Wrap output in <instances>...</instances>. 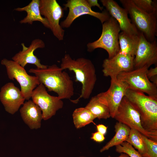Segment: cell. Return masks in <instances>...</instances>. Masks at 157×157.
Instances as JSON below:
<instances>
[{
	"mask_svg": "<svg viewBox=\"0 0 157 157\" xmlns=\"http://www.w3.org/2000/svg\"><path fill=\"white\" fill-rule=\"evenodd\" d=\"M114 118L130 129H136L148 138L157 141V135L148 132L142 127L139 112L125 96L122 99Z\"/></svg>",
	"mask_w": 157,
	"mask_h": 157,
	"instance_id": "8",
	"label": "cell"
},
{
	"mask_svg": "<svg viewBox=\"0 0 157 157\" xmlns=\"http://www.w3.org/2000/svg\"><path fill=\"white\" fill-rule=\"evenodd\" d=\"M97 131L104 135L106 133L107 127L103 124H99L96 125Z\"/></svg>",
	"mask_w": 157,
	"mask_h": 157,
	"instance_id": "31",
	"label": "cell"
},
{
	"mask_svg": "<svg viewBox=\"0 0 157 157\" xmlns=\"http://www.w3.org/2000/svg\"><path fill=\"white\" fill-rule=\"evenodd\" d=\"M147 75L149 80L157 86V67L148 69Z\"/></svg>",
	"mask_w": 157,
	"mask_h": 157,
	"instance_id": "28",
	"label": "cell"
},
{
	"mask_svg": "<svg viewBox=\"0 0 157 157\" xmlns=\"http://www.w3.org/2000/svg\"><path fill=\"white\" fill-rule=\"evenodd\" d=\"M40 13L47 22L53 35L59 40H63L65 30L60 21L64 15L63 9L56 0H40Z\"/></svg>",
	"mask_w": 157,
	"mask_h": 157,
	"instance_id": "10",
	"label": "cell"
},
{
	"mask_svg": "<svg viewBox=\"0 0 157 157\" xmlns=\"http://www.w3.org/2000/svg\"><path fill=\"white\" fill-rule=\"evenodd\" d=\"M115 134L113 137L100 150L101 153L108 150L110 148L120 145L126 141L129 134L130 128L125 124L117 122L115 126Z\"/></svg>",
	"mask_w": 157,
	"mask_h": 157,
	"instance_id": "21",
	"label": "cell"
},
{
	"mask_svg": "<svg viewBox=\"0 0 157 157\" xmlns=\"http://www.w3.org/2000/svg\"><path fill=\"white\" fill-rule=\"evenodd\" d=\"M129 88L125 83L118 80L117 78H112L108 90L96 95L99 101L108 107L112 118H114L118 107Z\"/></svg>",
	"mask_w": 157,
	"mask_h": 157,
	"instance_id": "12",
	"label": "cell"
},
{
	"mask_svg": "<svg viewBox=\"0 0 157 157\" xmlns=\"http://www.w3.org/2000/svg\"><path fill=\"white\" fill-rule=\"evenodd\" d=\"M138 36V43L134 59V69L145 66L149 68L153 65H156V40L152 42H149L142 33L139 32Z\"/></svg>",
	"mask_w": 157,
	"mask_h": 157,
	"instance_id": "13",
	"label": "cell"
},
{
	"mask_svg": "<svg viewBox=\"0 0 157 157\" xmlns=\"http://www.w3.org/2000/svg\"><path fill=\"white\" fill-rule=\"evenodd\" d=\"M29 72L35 74L40 83L49 91L57 94L60 99H70L74 94V83L67 72L56 64L45 68H31Z\"/></svg>",
	"mask_w": 157,
	"mask_h": 157,
	"instance_id": "1",
	"label": "cell"
},
{
	"mask_svg": "<svg viewBox=\"0 0 157 157\" xmlns=\"http://www.w3.org/2000/svg\"><path fill=\"white\" fill-rule=\"evenodd\" d=\"M21 45L22 50L12 57V60L24 68L28 64L34 65L38 68H45L47 67L41 64L40 60L34 53L36 49L45 47V43L42 40L37 38L33 40L28 47H26L24 43H22Z\"/></svg>",
	"mask_w": 157,
	"mask_h": 157,
	"instance_id": "17",
	"label": "cell"
},
{
	"mask_svg": "<svg viewBox=\"0 0 157 157\" xmlns=\"http://www.w3.org/2000/svg\"><path fill=\"white\" fill-rule=\"evenodd\" d=\"M85 107L99 119H106L110 117L108 107L100 102L96 95L91 98Z\"/></svg>",
	"mask_w": 157,
	"mask_h": 157,
	"instance_id": "22",
	"label": "cell"
},
{
	"mask_svg": "<svg viewBox=\"0 0 157 157\" xmlns=\"http://www.w3.org/2000/svg\"><path fill=\"white\" fill-rule=\"evenodd\" d=\"M134 57L118 52L112 58L104 60L102 64L104 75L111 78H117L121 72L134 69Z\"/></svg>",
	"mask_w": 157,
	"mask_h": 157,
	"instance_id": "15",
	"label": "cell"
},
{
	"mask_svg": "<svg viewBox=\"0 0 157 157\" xmlns=\"http://www.w3.org/2000/svg\"><path fill=\"white\" fill-rule=\"evenodd\" d=\"M90 138L96 142H100L103 141L105 138L104 135L97 131L92 133Z\"/></svg>",
	"mask_w": 157,
	"mask_h": 157,
	"instance_id": "29",
	"label": "cell"
},
{
	"mask_svg": "<svg viewBox=\"0 0 157 157\" xmlns=\"http://www.w3.org/2000/svg\"><path fill=\"white\" fill-rule=\"evenodd\" d=\"M118 40L119 52L135 57L138 43V34L131 35L121 31L119 33Z\"/></svg>",
	"mask_w": 157,
	"mask_h": 157,
	"instance_id": "20",
	"label": "cell"
},
{
	"mask_svg": "<svg viewBox=\"0 0 157 157\" xmlns=\"http://www.w3.org/2000/svg\"><path fill=\"white\" fill-rule=\"evenodd\" d=\"M149 67L145 66L126 72H122L117 76V79L126 83L129 89L147 94L157 98V86L151 82L147 76Z\"/></svg>",
	"mask_w": 157,
	"mask_h": 157,
	"instance_id": "7",
	"label": "cell"
},
{
	"mask_svg": "<svg viewBox=\"0 0 157 157\" xmlns=\"http://www.w3.org/2000/svg\"><path fill=\"white\" fill-rule=\"evenodd\" d=\"M100 1L110 16L117 22L120 31L131 35H138L139 32L129 18L126 9L120 7L113 0H101Z\"/></svg>",
	"mask_w": 157,
	"mask_h": 157,
	"instance_id": "14",
	"label": "cell"
},
{
	"mask_svg": "<svg viewBox=\"0 0 157 157\" xmlns=\"http://www.w3.org/2000/svg\"><path fill=\"white\" fill-rule=\"evenodd\" d=\"M120 31L117 22L110 17L102 24V33L99 38L87 44V51L92 52L96 49H103L108 53V58L113 57L119 50L118 38Z\"/></svg>",
	"mask_w": 157,
	"mask_h": 157,
	"instance_id": "5",
	"label": "cell"
},
{
	"mask_svg": "<svg viewBox=\"0 0 157 157\" xmlns=\"http://www.w3.org/2000/svg\"><path fill=\"white\" fill-rule=\"evenodd\" d=\"M87 1L91 8L97 6L101 10H102L104 9V7L100 6L97 0H87Z\"/></svg>",
	"mask_w": 157,
	"mask_h": 157,
	"instance_id": "30",
	"label": "cell"
},
{
	"mask_svg": "<svg viewBox=\"0 0 157 157\" xmlns=\"http://www.w3.org/2000/svg\"><path fill=\"white\" fill-rule=\"evenodd\" d=\"M0 100L6 110L13 115L23 105L25 100L21 90L12 82L7 83L1 88Z\"/></svg>",
	"mask_w": 157,
	"mask_h": 157,
	"instance_id": "16",
	"label": "cell"
},
{
	"mask_svg": "<svg viewBox=\"0 0 157 157\" xmlns=\"http://www.w3.org/2000/svg\"><path fill=\"white\" fill-rule=\"evenodd\" d=\"M60 67L63 70L67 69L73 72L75 81L80 82L82 85L79 97L70 101L76 104L81 98L88 99L97 80L95 68L91 61L83 57L73 59L69 54H66L62 58Z\"/></svg>",
	"mask_w": 157,
	"mask_h": 157,
	"instance_id": "2",
	"label": "cell"
},
{
	"mask_svg": "<svg viewBox=\"0 0 157 157\" xmlns=\"http://www.w3.org/2000/svg\"><path fill=\"white\" fill-rule=\"evenodd\" d=\"M31 98L32 101L41 110L42 119L47 120L55 115L57 111L63 108V103L58 96L49 94L46 88L40 83L33 91Z\"/></svg>",
	"mask_w": 157,
	"mask_h": 157,
	"instance_id": "11",
	"label": "cell"
},
{
	"mask_svg": "<svg viewBox=\"0 0 157 157\" xmlns=\"http://www.w3.org/2000/svg\"><path fill=\"white\" fill-rule=\"evenodd\" d=\"M138 8L149 13L157 15V1L155 0H132Z\"/></svg>",
	"mask_w": 157,
	"mask_h": 157,
	"instance_id": "25",
	"label": "cell"
},
{
	"mask_svg": "<svg viewBox=\"0 0 157 157\" xmlns=\"http://www.w3.org/2000/svg\"><path fill=\"white\" fill-rule=\"evenodd\" d=\"M22 119L31 129H38L41 126L42 113L39 107L32 100L25 102L20 109Z\"/></svg>",
	"mask_w": 157,
	"mask_h": 157,
	"instance_id": "18",
	"label": "cell"
},
{
	"mask_svg": "<svg viewBox=\"0 0 157 157\" xmlns=\"http://www.w3.org/2000/svg\"><path fill=\"white\" fill-rule=\"evenodd\" d=\"M119 1L127 10L132 23L138 31L149 42L156 40L157 15L142 10L135 5L132 0H120Z\"/></svg>",
	"mask_w": 157,
	"mask_h": 157,
	"instance_id": "4",
	"label": "cell"
},
{
	"mask_svg": "<svg viewBox=\"0 0 157 157\" xmlns=\"http://www.w3.org/2000/svg\"><path fill=\"white\" fill-rule=\"evenodd\" d=\"M142 134L136 129H131L129 135L126 142L137 149L142 156L144 157L148 155L146 145L142 137Z\"/></svg>",
	"mask_w": 157,
	"mask_h": 157,
	"instance_id": "24",
	"label": "cell"
},
{
	"mask_svg": "<svg viewBox=\"0 0 157 157\" xmlns=\"http://www.w3.org/2000/svg\"><path fill=\"white\" fill-rule=\"evenodd\" d=\"M115 151L120 154H125L130 157H143L133 146L126 141L122 142L120 145L116 146Z\"/></svg>",
	"mask_w": 157,
	"mask_h": 157,
	"instance_id": "26",
	"label": "cell"
},
{
	"mask_svg": "<svg viewBox=\"0 0 157 157\" xmlns=\"http://www.w3.org/2000/svg\"><path fill=\"white\" fill-rule=\"evenodd\" d=\"M73 122L77 129L81 128L93 122L96 117L87 109L85 107L76 108L72 114Z\"/></svg>",
	"mask_w": 157,
	"mask_h": 157,
	"instance_id": "23",
	"label": "cell"
},
{
	"mask_svg": "<svg viewBox=\"0 0 157 157\" xmlns=\"http://www.w3.org/2000/svg\"><path fill=\"white\" fill-rule=\"evenodd\" d=\"M63 6L69 9V12L66 18L60 24L62 28H69L75 19L84 15H90L98 19L102 24L110 17L106 10L102 12L93 11L87 0H68Z\"/></svg>",
	"mask_w": 157,
	"mask_h": 157,
	"instance_id": "9",
	"label": "cell"
},
{
	"mask_svg": "<svg viewBox=\"0 0 157 157\" xmlns=\"http://www.w3.org/2000/svg\"><path fill=\"white\" fill-rule=\"evenodd\" d=\"M1 63L6 67L8 78L16 80L20 86L21 92L25 99L29 100L33 90L40 84L37 77L28 75L24 67L13 60L4 58L1 60Z\"/></svg>",
	"mask_w": 157,
	"mask_h": 157,
	"instance_id": "6",
	"label": "cell"
},
{
	"mask_svg": "<svg viewBox=\"0 0 157 157\" xmlns=\"http://www.w3.org/2000/svg\"><path fill=\"white\" fill-rule=\"evenodd\" d=\"M79 157H85L84 156H80ZM108 157H111L110 156H109ZM117 157H130L127 154L123 153H121L119 156Z\"/></svg>",
	"mask_w": 157,
	"mask_h": 157,
	"instance_id": "32",
	"label": "cell"
},
{
	"mask_svg": "<svg viewBox=\"0 0 157 157\" xmlns=\"http://www.w3.org/2000/svg\"><path fill=\"white\" fill-rule=\"evenodd\" d=\"M125 96L139 112L143 129L157 135V98L129 88Z\"/></svg>",
	"mask_w": 157,
	"mask_h": 157,
	"instance_id": "3",
	"label": "cell"
},
{
	"mask_svg": "<svg viewBox=\"0 0 157 157\" xmlns=\"http://www.w3.org/2000/svg\"><path fill=\"white\" fill-rule=\"evenodd\" d=\"M144 157H150V156H149L147 155V156H144Z\"/></svg>",
	"mask_w": 157,
	"mask_h": 157,
	"instance_id": "33",
	"label": "cell"
},
{
	"mask_svg": "<svg viewBox=\"0 0 157 157\" xmlns=\"http://www.w3.org/2000/svg\"><path fill=\"white\" fill-rule=\"evenodd\" d=\"M14 10L19 12L25 11L26 16L19 22L20 24L32 25L33 22L38 21L43 26L49 29V24L46 19L42 16L40 9V0H32L27 6L23 7H18Z\"/></svg>",
	"mask_w": 157,
	"mask_h": 157,
	"instance_id": "19",
	"label": "cell"
},
{
	"mask_svg": "<svg viewBox=\"0 0 157 157\" xmlns=\"http://www.w3.org/2000/svg\"><path fill=\"white\" fill-rule=\"evenodd\" d=\"M145 144L147 155L150 157H157V141L151 140L142 134Z\"/></svg>",
	"mask_w": 157,
	"mask_h": 157,
	"instance_id": "27",
	"label": "cell"
}]
</instances>
